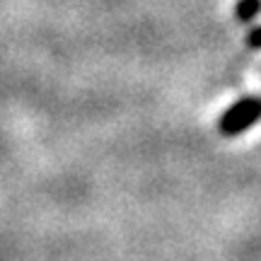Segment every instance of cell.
<instances>
[{
	"label": "cell",
	"instance_id": "cell-1",
	"mask_svg": "<svg viewBox=\"0 0 261 261\" xmlns=\"http://www.w3.org/2000/svg\"><path fill=\"white\" fill-rule=\"evenodd\" d=\"M261 121V94H244L242 99H237L232 107H227L218 121V130L234 138L244 133L247 128H252L254 123Z\"/></svg>",
	"mask_w": 261,
	"mask_h": 261
},
{
	"label": "cell",
	"instance_id": "cell-2",
	"mask_svg": "<svg viewBox=\"0 0 261 261\" xmlns=\"http://www.w3.org/2000/svg\"><path fill=\"white\" fill-rule=\"evenodd\" d=\"M259 12H261V0H237V5H234L237 22H252Z\"/></svg>",
	"mask_w": 261,
	"mask_h": 261
},
{
	"label": "cell",
	"instance_id": "cell-3",
	"mask_svg": "<svg viewBox=\"0 0 261 261\" xmlns=\"http://www.w3.org/2000/svg\"><path fill=\"white\" fill-rule=\"evenodd\" d=\"M247 46L249 48H261V27L252 29V32L247 34Z\"/></svg>",
	"mask_w": 261,
	"mask_h": 261
}]
</instances>
